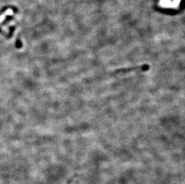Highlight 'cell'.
Masks as SVG:
<instances>
[{
    "label": "cell",
    "mask_w": 185,
    "mask_h": 184,
    "mask_svg": "<svg viewBox=\"0 0 185 184\" xmlns=\"http://www.w3.org/2000/svg\"><path fill=\"white\" fill-rule=\"evenodd\" d=\"M12 14H13V11L12 9L7 10L3 14L1 15V16H0V23H1L4 20V19L6 18L7 16L12 15Z\"/></svg>",
    "instance_id": "1"
}]
</instances>
